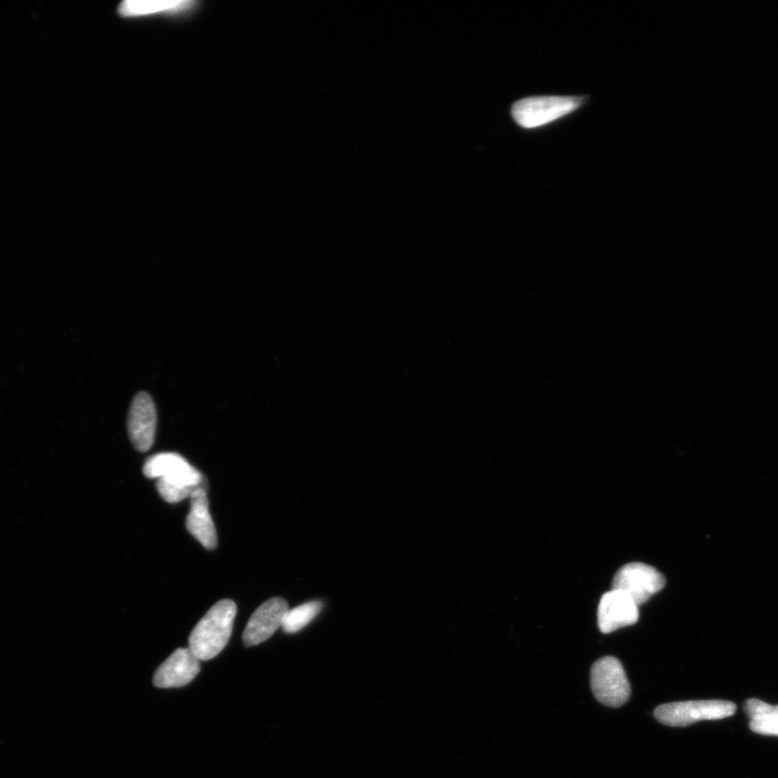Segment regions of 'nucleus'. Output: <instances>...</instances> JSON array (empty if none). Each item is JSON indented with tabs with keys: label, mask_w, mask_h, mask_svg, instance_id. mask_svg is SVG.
Segmentation results:
<instances>
[{
	"label": "nucleus",
	"mask_w": 778,
	"mask_h": 778,
	"mask_svg": "<svg viewBox=\"0 0 778 778\" xmlns=\"http://www.w3.org/2000/svg\"><path fill=\"white\" fill-rule=\"evenodd\" d=\"M237 614L236 603L221 600L199 621L190 636V650L199 661L217 657L230 641Z\"/></svg>",
	"instance_id": "f257e3e1"
},
{
	"label": "nucleus",
	"mask_w": 778,
	"mask_h": 778,
	"mask_svg": "<svg viewBox=\"0 0 778 778\" xmlns=\"http://www.w3.org/2000/svg\"><path fill=\"white\" fill-rule=\"evenodd\" d=\"M736 705L721 700L690 701L665 704L655 709L654 717L668 727H688L705 720H720L733 716Z\"/></svg>",
	"instance_id": "f03ea898"
},
{
	"label": "nucleus",
	"mask_w": 778,
	"mask_h": 778,
	"mask_svg": "<svg viewBox=\"0 0 778 778\" xmlns=\"http://www.w3.org/2000/svg\"><path fill=\"white\" fill-rule=\"evenodd\" d=\"M583 99L578 97H535L514 104L512 115L522 128L534 129L579 109Z\"/></svg>",
	"instance_id": "7ed1b4c3"
},
{
	"label": "nucleus",
	"mask_w": 778,
	"mask_h": 778,
	"mask_svg": "<svg viewBox=\"0 0 778 778\" xmlns=\"http://www.w3.org/2000/svg\"><path fill=\"white\" fill-rule=\"evenodd\" d=\"M590 683L597 701L612 708L626 704L632 692L623 665L613 656L602 657L593 665Z\"/></svg>",
	"instance_id": "20e7f679"
},
{
	"label": "nucleus",
	"mask_w": 778,
	"mask_h": 778,
	"mask_svg": "<svg viewBox=\"0 0 778 778\" xmlns=\"http://www.w3.org/2000/svg\"><path fill=\"white\" fill-rule=\"evenodd\" d=\"M143 473L150 479L180 488H199L208 484L198 469L177 453H160L151 456L144 464Z\"/></svg>",
	"instance_id": "39448f33"
},
{
	"label": "nucleus",
	"mask_w": 778,
	"mask_h": 778,
	"mask_svg": "<svg viewBox=\"0 0 778 778\" xmlns=\"http://www.w3.org/2000/svg\"><path fill=\"white\" fill-rule=\"evenodd\" d=\"M665 583L664 576L653 567L646 563L632 562L617 571L612 587L641 606L661 592Z\"/></svg>",
	"instance_id": "423d86ee"
},
{
	"label": "nucleus",
	"mask_w": 778,
	"mask_h": 778,
	"mask_svg": "<svg viewBox=\"0 0 778 778\" xmlns=\"http://www.w3.org/2000/svg\"><path fill=\"white\" fill-rule=\"evenodd\" d=\"M288 611V602L284 598L275 597L264 602L247 624L243 638L245 646H258L270 639L283 626Z\"/></svg>",
	"instance_id": "0eeeda50"
},
{
	"label": "nucleus",
	"mask_w": 778,
	"mask_h": 778,
	"mask_svg": "<svg viewBox=\"0 0 778 778\" xmlns=\"http://www.w3.org/2000/svg\"><path fill=\"white\" fill-rule=\"evenodd\" d=\"M157 413L149 394L140 393L133 399L128 418V433L132 445L138 451H149L156 434Z\"/></svg>",
	"instance_id": "6e6552de"
},
{
	"label": "nucleus",
	"mask_w": 778,
	"mask_h": 778,
	"mask_svg": "<svg viewBox=\"0 0 778 778\" xmlns=\"http://www.w3.org/2000/svg\"><path fill=\"white\" fill-rule=\"evenodd\" d=\"M639 620V606L620 590L602 596L598 607V625L603 634L632 626Z\"/></svg>",
	"instance_id": "1a4fd4ad"
},
{
	"label": "nucleus",
	"mask_w": 778,
	"mask_h": 778,
	"mask_svg": "<svg viewBox=\"0 0 778 778\" xmlns=\"http://www.w3.org/2000/svg\"><path fill=\"white\" fill-rule=\"evenodd\" d=\"M200 672V661L189 649H178L160 665L154 676V686L160 689L181 688L191 683Z\"/></svg>",
	"instance_id": "9d476101"
},
{
	"label": "nucleus",
	"mask_w": 778,
	"mask_h": 778,
	"mask_svg": "<svg viewBox=\"0 0 778 778\" xmlns=\"http://www.w3.org/2000/svg\"><path fill=\"white\" fill-rule=\"evenodd\" d=\"M207 487L199 488L191 500V511L186 518V528L208 551L218 546V535L209 511Z\"/></svg>",
	"instance_id": "9b49d317"
},
{
	"label": "nucleus",
	"mask_w": 778,
	"mask_h": 778,
	"mask_svg": "<svg viewBox=\"0 0 778 778\" xmlns=\"http://www.w3.org/2000/svg\"><path fill=\"white\" fill-rule=\"evenodd\" d=\"M195 3L193 2H142V0H127V2L120 4L118 7V13L123 18H142L150 17L154 15H178L193 9Z\"/></svg>",
	"instance_id": "f8f14e48"
},
{
	"label": "nucleus",
	"mask_w": 778,
	"mask_h": 778,
	"mask_svg": "<svg viewBox=\"0 0 778 778\" xmlns=\"http://www.w3.org/2000/svg\"><path fill=\"white\" fill-rule=\"evenodd\" d=\"M323 608V603L313 601L305 603L298 608L289 610L285 616L283 627L288 634L300 632L302 628L310 624Z\"/></svg>",
	"instance_id": "ddd939ff"
},
{
	"label": "nucleus",
	"mask_w": 778,
	"mask_h": 778,
	"mask_svg": "<svg viewBox=\"0 0 778 778\" xmlns=\"http://www.w3.org/2000/svg\"><path fill=\"white\" fill-rule=\"evenodd\" d=\"M745 713L750 720L764 716H778V706L769 705L757 699H751L745 704Z\"/></svg>",
	"instance_id": "4468645a"
},
{
	"label": "nucleus",
	"mask_w": 778,
	"mask_h": 778,
	"mask_svg": "<svg viewBox=\"0 0 778 778\" xmlns=\"http://www.w3.org/2000/svg\"><path fill=\"white\" fill-rule=\"evenodd\" d=\"M749 727L755 733L778 736V716H764L750 720Z\"/></svg>",
	"instance_id": "2eb2a0df"
}]
</instances>
